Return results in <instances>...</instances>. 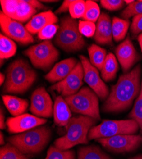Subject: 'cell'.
Listing matches in <instances>:
<instances>
[{
	"label": "cell",
	"instance_id": "obj_1",
	"mask_svg": "<svg viewBox=\"0 0 142 159\" xmlns=\"http://www.w3.org/2000/svg\"><path fill=\"white\" fill-rule=\"evenodd\" d=\"M141 66L138 64L130 72L120 76L103 105L105 113H119L127 110L141 90Z\"/></svg>",
	"mask_w": 142,
	"mask_h": 159
},
{
	"label": "cell",
	"instance_id": "obj_2",
	"mask_svg": "<svg viewBox=\"0 0 142 159\" xmlns=\"http://www.w3.org/2000/svg\"><path fill=\"white\" fill-rule=\"evenodd\" d=\"M36 71L28 61L18 59L12 62L7 70V78L3 91L5 93H25L35 82Z\"/></svg>",
	"mask_w": 142,
	"mask_h": 159
},
{
	"label": "cell",
	"instance_id": "obj_3",
	"mask_svg": "<svg viewBox=\"0 0 142 159\" xmlns=\"http://www.w3.org/2000/svg\"><path fill=\"white\" fill-rule=\"evenodd\" d=\"M97 123L95 119L84 115L73 117L65 126L66 134L57 139L54 144L60 150H70L80 144H87L89 143V132Z\"/></svg>",
	"mask_w": 142,
	"mask_h": 159
},
{
	"label": "cell",
	"instance_id": "obj_4",
	"mask_svg": "<svg viewBox=\"0 0 142 159\" xmlns=\"http://www.w3.org/2000/svg\"><path fill=\"white\" fill-rule=\"evenodd\" d=\"M51 134V130L48 127L39 126L10 136L8 141L25 155L36 154L45 148Z\"/></svg>",
	"mask_w": 142,
	"mask_h": 159
},
{
	"label": "cell",
	"instance_id": "obj_5",
	"mask_svg": "<svg viewBox=\"0 0 142 159\" xmlns=\"http://www.w3.org/2000/svg\"><path fill=\"white\" fill-rule=\"evenodd\" d=\"M56 45L67 52L82 50L85 46V40L79 31V23L71 17H64L56 35Z\"/></svg>",
	"mask_w": 142,
	"mask_h": 159
},
{
	"label": "cell",
	"instance_id": "obj_6",
	"mask_svg": "<svg viewBox=\"0 0 142 159\" xmlns=\"http://www.w3.org/2000/svg\"><path fill=\"white\" fill-rule=\"evenodd\" d=\"M64 100L74 113L91 117L97 121L101 119L98 96L90 87H84L75 94L64 98Z\"/></svg>",
	"mask_w": 142,
	"mask_h": 159
},
{
	"label": "cell",
	"instance_id": "obj_7",
	"mask_svg": "<svg viewBox=\"0 0 142 159\" xmlns=\"http://www.w3.org/2000/svg\"><path fill=\"white\" fill-rule=\"evenodd\" d=\"M139 129L138 124L132 119L122 120H106L90 129L88 139L110 138L120 134H135Z\"/></svg>",
	"mask_w": 142,
	"mask_h": 159
},
{
	"label": "cell",
	"instance_id": "obj_8",
	"mask_svg": "<svg viewBox=\"0 0 142 159\" xmlns=\"http://www.w3.org/2000/svg\"><path fill=\"white\" fill-rule=\"evenodd\" d=\"M0 3L6 16L21 22L31 19L38 10L47 8L40 2L34 0H2Z\"/></svg>",
	"mask_w": 142,
	"mask_h": 159
},
{
	"label": "cell",
	"instance_id": "obj_9",
	"mask_svg": "<svg viewBox=\"0 0 142 159\" xmlns=\"http://www.w3.org/2000/svg\"><path fill=\"white\" fill-rule=\"evenodd\" d=\"M24 54L29 57L34 67L43 71L49 70L59 56L57 49L49 40L30 47Z\"/></svg>",
	"mask_w": 142,
	"mask_h": 159
},
{
	"label": "cell",
	"instance_id": "obj_10",
	"mask_svg": "<svg viewBox=\"0 0 142 159\" xmlns=\"http://www.w3.org/2000/svg\"><path fill=\"white\" fill-rule=\"evenodd\" d=\"M107 150L114 153L130 152L136 150L142 144V136L120 134L110 138L96 139Z\"/></svg>",
	"mask_w": 142,
	"mask_h": 159
},
{
	"label": "cell",
	"instance_id": "obj_11",
	"mask_svg": "<svg viewBox=\"0 0 142 159\" xmlns=\"http://www.w3.org/2000/svg\"><path fill=\"white\" fill-rule=\"evenodd\" d=\"M0 25L2 31L10 39L22 45H28L34 42L31 34L19 22L6 16L3 11L0 13Z\"/></svg>",
	"mask_w": 142,
	"mask_h": 159
},
{
	"label": "cell",
	"instance_id": "obj_12",
	"mask_svg": "<svg viewBox=\"0 0 142 159\" xmlns=\"http://www.w3.org/2000/svg\"><path fill=\"white\" fill-rule=\"evenodd\" d=\"M84 71L81 62H78L73 70L62 81L51 86L50 89L57 91L62 97L66 98L75 94L83 85Z\"/></svg>",
	"mask_w": 142,
	"mask_h": 159
},
{
	"label": "cell",
	"instance_id": "obj_13",
	"mask_svg": "<svg viewBox=\"0 0 142 159\" xmlns=\"http://www.w3.org/2000/svg\"><path fill=\"white\" fill-rule=\"evenodd\" d=\"M79 57L84 68V81L99 99L101 100L107 99L110 94L109 90L106 84L101 78L98 69L93 66L85 56H80Z\"/></svg>",
	"mask_w": 142,
	"mask_h": 159
},
{
	"label": "cell",
	"instance_id": "obj_14",
	"mask_svg": "<svg viewBox=\"0 0 142 159\" xmlns=\"http://www.w3.org/2000/svg\"><path fill=\"white\" fill-rule=\"evenodd\" d=\"M30 110L38 117L50 118L53 115V102L44 87L38 88L33 92Z\"/></svg>",
	"mask_w": 142,
	"mask_h": 159
},
{
	"label": "cell",
	"instance_id": "obj_15",
	"mask_svg": "<svg viewBox=\"0 0 142 159\" xmlns=\"http://www.w3.org/2000/svg\"><path fill=\"white\" fill-rule=\"evenodd\" d=\"M47 119L30 114H23L18 116L8 118L6 124L8 130L11 134H21L33 128L46 124Z\"/></svg>",
	"mask_w": 142,
	"mask_h": 159
},
{
	"label": "cell",
	"instance_id": "obj_16",
	"mask_svg": "<svg viewBox=\"0 0 142 159\" xmlns=\"http://www.w3.org/2000/svg\"><path fill=\"white\" fill-rule=\"evenodd\" d=\"M115 55L124 73H127L130 70L139 59L136 50L130 36H127L117 47L115 49Z\"/></svg>",
	"mask_w": 142,
	"mask_h": 159
},
{
	"label": "cell",
	"instance_id": "obj_17",
	"mask_svg": "<svg viewBox=\"0 0 142 159\" xmlns=\"http://www.w3.org/2000/svg\"><path fill=\"white\" fill-rule=\"evenodd\" d=\"M94 39L100 45H111L112 43V21L110 16L105 12L101 15L96 25Z\"/></svg>",
	"mask_w": 142,
	"mask_h": 159
},
{
	"label": "cell",
	"instance_id": "obj_18",
	"mask_svg": "<svg viewBox=\"0 0 142 159\" xmlns=\"http://www.w3.org/2000/svg\"><path fill=\"white\" fill-rule=\"evenodd\" d=\"M77 64L78 61L73 57L62 60L54 66L45 76V78L51 83L62 81L73 70Z\"/></svg>",
	"mask_w": 142,
	"mask_h": 159
},
{
	"label": "cell",
	"instance_id": "obj_19",
	"mask_svg": "<svg viewBox=\"0 0 142 159\" xmlns=\"http://www.w3.org/2000/svg\"><path fill=\"white\" fill-rule=\"evenodd\" d=\"M58 22V19L52 11H47L34 16L25 25V28L30 34L39 33L46 26L55 24Z\"/></svg>",
	"mask_w": 142,
	"mask_h": 159
},
{
	"label": "cell",
	"instance_id": "obj_20",
	"mask_svg": "<svg viewBox=\"0 0 142 159\" xmlns=\"http://www.w3.org/2000/svg\"><path fill=\"white\" fill-rule=\"evenodd\" d=\"M53 116L55 124L59 127H65L71 118V109L61 96H57L55 100Z\"/></svg>",
	"mask_w": 142,
	"mask_h": 159
},
{
	"label": "cell",
	"instance_id": "obj_21",
	"mask_svg": "<svg viewBox=\"0 0 142 159\" xmlns=\"http://www.w3.org/2000/svg\"><path fill=\"white\" fill-rule=\"evenodd\" d=\"M2 99L6 108L14 117L23 115L28 107V101L24 99L10 95H3Z\"/></svg>",
	"mask_w": 142,
	"mask_h": 159
},
{
	"label": "cell",
	"instance_id": "obj_22",
	"mask_svg": "<svg viewBox=\"0 0 142 159\" xmlns=\"http://www.w3.org/2000/svg\"><path fill=\"white\" fill-rule=\"evenodd\" d=\"M118 69L119 66L117 58L112 53H109L101 71V77L103 80L105 82L113 80L117 75Z\"/></svg>",
	"mask_w": 142,
	"mask_h": 159
},
{
	"label": "cell",
	"instance_id": "obj_23",
	"mask_svg": "<svg viewBox=\"0 0 142 159\" xmlns=\"http://www.w3.org/2000/svg\"><path fill=\"white\" fill-rule=\"evenodd\" d=\"M88 52L90 62L98 70L101 71L108 55L107 50L96 44H93L88 48Z\"/></svg>",
	"mask_w": 142,
	"mask_h": 159
},
{
	"label": "cell",
	"instance_id": "obj_24",
	"mask_svg": "<svg viewBox=\"0 0 142 159\" xmlns=\"http://www.w3.org/2000/svg\"><path fill=\"white\" fill-rule=\"evenodd\" d=\"M78 159H112L96 145L86 146L78 150Z\"/></svg>",
	"mask_w": 142,
	"mask_h": 159
},
{
	"label": "cell",
	"instance_id": "obj_25",
	"mask_svg": "<svg viewBox=\"0 0 142 159\" xmlns=\"http://www.w3.org/2000/svg\"><path fill=\"white\" fill-rule=\"evenodd\" d=\"M130 22L128 20L113 17L112 20V35L116 42H121L126 36Z\"/></svg>",
	"mask_w": 142,
	"mask_h": 159
},
{
	"label": "cell",
	"instance_id": "obj_26",
	"mask_svg": "<svg viewBox=\"0 0 142 159\" xmlns=\"http://www.w3.org/2000/svg\"><path fill=\"white\" fill-rule=\"evenodd\" d=\"M0 58L8 59L14 56L17 51V45L11 39L1 33L0 35Z\"/></svg>",
	"mask_w": 142,
	"mask_h": 159
},
{
	"label": "cell",
	"instance_id": "obj_27",
	"mask_svg": "<svg viewBox=\"0 0 142 159\" xmlns=\"http://www.w3.org/2000/svg\"><path fill=\"white\" fill-rule=\"evenodd\" d=\"M0 159H29L11 143H7L0 149Z\"/></svg>",
	"mask_w": 142,
	"mask_h": 159
},
{
	"label": "cell",
	"instance_id": "obj_28",
	"mask_svg": "<svg viewBox=\"0 0 142 159\" xmlns=\"http://www.w3.org/2000/svg\"><path fill=\"white\" fill-rule=\"evenodd\" d=\"M128 116L138 124L140 129L142 132V80L140 94L136 99L133 108Z\"/></svg>",
	"mask_w": 142,
	"mask_h": 159
},
{
	"label": "cell",
	"instance_id": "obj_29",
	"mask_svg": "<svg viewBox=\"0 0 142 159\" xmlns=\"http://www.w3.org/2000/svg\"><path fill=\"white\" fill-rule=\"evenodd\" d=\"M101 15L100 9L98 5L91 0L85 2V11L82 18L84 20L92 22H97Z\"/></svg>",
	"mask_w": 142,
	"mask_h": 159
},
{
	"label": "cell",
	"instance_id": "obj_30",
	"mask_svg": "<svg viewBox=\"0 0 142 159\" xmlns=\"http://www.w3.org/2000/svg\"><path fill=\"white\" fill-rule=\"evenodd\" d=\"M45 159H75V154L73 150H62L56 148L55 146H51Z\"/></svg>",
	"mask_w": 142,
	"mask_h": 159
},
{
	"label": "cell",
	"instance_id": "obj_31",
	"mask_svg": "<svg viewBox=\"0 0 142 159\" xmlns=\"http://www.w3.org/2000/svg\"><path fill=\"white\" fill-rule=\"evenodd\" d=\"M140 14H142V0L134 1L132 3L127 5L122 11L121 16L125 20H127Z\"/></svg>",
	"mask_w": 142,
	"mask_h": 159
},
{
	"label": "cell",
	"instance_id": "obj_32",
	"mask_svg": "<svg viewBox=\"0 0 142 159\" xmlns=\"http://www.w3.org/2000/svg\"><path fill=\"white\" fill-rule=\"evenodd\" d=\"M69 11L73 19H82L85 11V2L83 0L73 1L70 5Z\"/></svg>",
	"mask_w": 142,
	"mask_h": 159
},
{
	"label": "cell",
	"instance_id": "obj_33",
	"mask_svg": "<svg viewBox=\"0 0 142 159\" xmlns=\"http://www.w3.org/2000/svg\"><path fill=\"white\" fill-rule=\"evenodd\" d=\"M79 28L82 35L87 38H91L94 36L96 25L94 22L86 20H80L79 22Z\"/></svg>",
	"mask_w": 142,
	"mask_h": 159
},
{
	"label": "cell",
	"instance_id": "obj_34",
	"mask_svg": "<svg viewBox=\"0 0 142 159\" xmlns=\"http://www.w3.org/2000/svg\"><path fill=\"white\" fill-rule=\"evenodd\" d=\"M59 26L56 24H51L46 26L38 33V37L40 39H49L53 38L57 34Z\"/></svg>",
	"mask_w": 142,
	"mask_h": 159
},
{
	"label": "cell",
	"instance_id": "obj_35",
	"mask_svg": "<svg viewBox=\"0 0 142 159\" xmlns=\"http://www.w3.org/2000/svg\"><path fill=\"white\" fill-rule=\"evenodd\" d=\"M124 3V1H122V0H101L100 1V4L102 7L111 11L118 10L122 8Z\"/></svg>",
	"mask_w": 142,
	"mask_h": 159
},
{
	"label": "cell",
	"instance_id": "obj_36",
	"mask_svg": "<svg viewBox=\"0 0 142 159\" xmlns=\"http://www.w3.org/2000/svg\"><path fill=\"white\" fill-rule=\"evenodd\" d=\"M131 33L133 36L139 35L142 33V14L133 17L131 25Z\"/></svg>",
	"mask_w": 142,
	"mask_h": 159
},
{
	"label": "cell",
	"instance_id": "obj_37",
	"mask_svg": "<svg viewBox=\"0 0 142 159\" xmlns=\"http://www.w3.org/2000/svg\"><path fill=\"white\" fill-rule=\"evenodd\" d=\"M73 2V0H65L64 1L61 7L56 10V14H59L61 13L66 12L68 10H69L71 4Z\"/></svg>",
	"mask_w": 142,
	"mask_h": 159
},
{
	"label": "cell",
	"instance_id": "obj_38",
	"mask_svg": "<svg viewBox=\"0 0 142 159\" xmlns=\"http://www.w3.org/2000/svg\"><path fill=\"white\" fill-rule=\"evenodd\" d=\"M7 124L5 123V115L3 111V109L1 108L0 110V129L2 130L5 129L6 128Z\"/></svg>",
	"mask_w": 142,
	"mask_h": 159
},
{
	"label": "cell",
	"instance_id": "obj_39",
	"mask_svg": "<svg viewBox=\"0 0 142 159\" xmlns=\"http://www.w3.org/2000/svg\"><path fill=\"white\" fill-rule=\"evenodd\" d=\"M138 43H139V44H140L141 50V51H142V33H140V34L138 36Z\"/></svg>",
	"mask_w": 142,
	"mask_h": 159
},
{
	"label": "cell",
	"instance_id": "obj_40",
	"mask_svg": "<svg viewBox=\"0 0 142 159\" xmlns=\"http://www.w3.org/2000/svg\"><path fill=\"white\" fill-rule=\"evenodd\" d=\"M5 80V76L3 73H1V74H0V84H1V85H3Z\"/></svg>",
	"mask_w": 142,
	"mask_h": 159
},
{
	"label": "cell",
	"instance_id": "obj_41",
	"mask_svg": "<svg viewBox=\"0 0 142 159\" xmlns=\"http://www.w3.org/2000/svg\"><path fill=\"white\" fill-rule=\"evenodd\" d=\"M0 144H1V145H3L5 144V140H4L3 134L2 132L0 133Z\"/></svg>",
	"mask_w": 142,
	"mask_h": 159
},
{
	"label": "cell",
	"instance_id": "obj_42",
	"mask_svg": "<svg viewBox=\"0 0 142 159\" xmlns=\"http://www.w3.org/2000/svg\"><path fill=\"white\" fill-rule=\"evenodd\" d=\"M130 159H142V154H139V155L135 156Z\"/></svg>",
	"mask_w": 142,
	"mask_h": 159
},
{
	"label": "cell",
	"instance_id": "obj_43",
	"mask_svg": "<svg viewBox=\"0 0 142 159\" xmlns=\"http://www.w3.org/2000/svg\"><path fill=\"white\" fill-rule=\"evenodd\" d=\"M134 1H133V0H126V1H124V2L126 3V4H127V5H130L131 3H132Z\"/></svg>",
	"mask_w": 142,
	"mask_h": 159
}]
</instances>
